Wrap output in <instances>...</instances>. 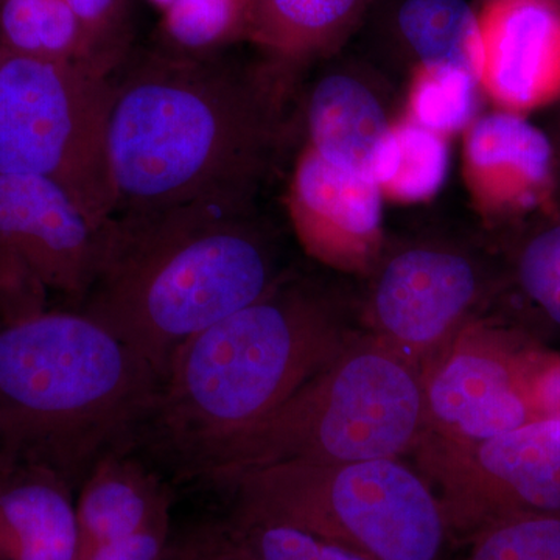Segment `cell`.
I'll return each mask as SVG.
<instances>
[{"label": "cell", "instance_id": "31", "mask_svg": "<svg viewBox=\"0 0 560 560\" xmlns=\"http://www.w3.org/2000/svg\"><path fill=\"white\" fill-rule=\"evenodd\" d=\"M552 147H555L556 167H558V184H559V209H560V116L558 124H556L555 132L550 135Z\"/></svg>", "mask_w": 560, "mask_h": 560}, {"label": "cell", "instance_id": "1", "mask_svg": "<svg viewBox=\"0 0 560 560\" xmlns=\"http://www.w3.org/2000/svg\"><path fill=\"white\" fill-rule=\"evenodd\" d=\"M289 73L261 60L156 46L110 75L108 156L116 212L256 198L285 135Z\"/></svg>", "mask_w": 560, "mask_h": 560}, {"label": "cell", "instance_id": "30", "mask_svg": "<svg viewBox=\"0 0 560 560\" xmlns=\"http://www.w3.org/2000/svg\"><path fill=\"white\" fill-rule=\"evenodd\" d=\"M528 394L536 419L560 420V360L530 359Z\"/></svg>", "mask_w": 560, "mask_h": 560}, {"label": "cell", "instance_id": "33", "mask_svg": "<svg viewBox=\"0 0 560 560\" xmlns=\"http://www.w3.org/2000/svg\"><path fill=\"white\" fill-rule=\"evenodd\" d=\"M0 459H2V458H0Z\"/></svg>", "mask_w": 560, "mask_h": 560}, {"label": "cell", "instance_id": "23", "mask_svg": "<svg viewBox=\"0 0 560 560\" xmlns=\"http://www.w3.org/2000/svg\"><path fill=\"white\" fill-rule=\"evenodd\" d=\"M248 0H173L158 46L184 55L221 54L245 40Z\"/></svg>", "mask_w": 560, "mask_h": 560}, {"label": "cell", "instance_id": "20", "mask_svg": "<svg viewBox=\"0 0 560 560\" xmlns=\"http://www.w3.org/2000/svg\"><path fill=\"white\" fill-rule=\"evenodd\" d=\"M396 24L416 65L455 66L480 81V22L467 0H404Z\"/></svg>", "mask_w": 560, "mask_h": 560}, {"label": "cell", "instance_id": "12", "mask_svg": "<svg viewBox=\"0 0 560 560\" xmlns=\"http://www.w3.org/2000/svg\"><path fill=\"white\" fill-rule=\"evenodd\" d=\"M463 178L475 209L492 221L558 212L555 147L528 116L495 109L463 132Z\"/></svg>", "mask_w": 560, "mask_h": 560}, {"label": "cell", "instance_id": "24", "mask_svg": "<svg viewBox=\"0 0 560 560\" xmlns=\"http://www.w3.org/2000/svg\"><path fill=\"white\" fill-rule=\"evenodd\" d=\"M511 279L523 304L560 335V210L541 215L539 224L518 242Z\"/></svg>", "mask_w": 560, "mask_h": 560}, {"label": "cell", "instance_id": "26", "mask_svg": "<svg viewBox=\"0 0 560 560\" xmlns=\"http://www.w3.org/2000/svg\"><path fill=\"white\" fill-rule=\"evenodd\" d=\"M226 526L248 560H364L355 552L283 523L234 512Z\"/></svg>", "mask_w": 560, "mask_h": 560}, {"label": "cell", "instance_id": "13", "mask_svg": "<svg viewBox=\"0 0 560 560\" xmlns=\"http://www.w3.org/2000/svg\"><path fill=\"white\" fill-rule=\"evenodd\" d=\"M0 238L49 291L80 301L97 272L101 230L49 179L0 173Z\"/></svg>", "mask_w": 560, "mask_h": 560}, {"label": "cell", "instance_id": "22", "mask_svg": "<svg viewBox=\"0 0 560 560\" xmlns=\"http://www.w3.org/2000/svg\"><path fill=\"white\" fill-rule=\"evenodd\" d=\"M480 81L448 65H415L405 101V117L451 139L480 116Z\"/></svg>", "mask_w": 560, "mask_h": 560}, {"label": "cell", "instance_id": "16", "mask_svg": "<svg viewBox=\"0 0 560 560\" xmlns=\"http://www.w3.org/2000/svg\"><path fill=\"white\" fill-rule=\"evenodd\" d=\"M371 83L357 70L330 69L315 80L304 102L305 145L370 179L372 161L394 120Z\"/></svg>", "mask_w": 560, "mask_h": 560}, {"label": "cell", "instance_id": "17", "mask_svg": "<svg viewBox=\"0 0 560 560\" xmlns=\"http://www.w3.org/2000/svg\"><path fill=\"white\" fill-rule=\"evenodd\" d=\"M374 0H248L246 43L293 77L340 49Z\"/></svg>", "mask_w": 560, "mask_h": 560}, {"label": "cell", "instance_id": "5", "mask_svg": "<svg viewBox=\"0 0 560 560\" xmlns=\"http://www.w3.org/2000/svg\"><path fill=\"white\" fill-rule=\"evenodd\" d=\"M427 431L422 371L368 331L270 416L191 463L226 486L276 464L400 458Z\"/></svg>", "mask_w": 560, "mask_h": 560}, {"label": "cell", "instance_id": "6", "mask_svg": "<svg viewBox=\"0 0 560 560\" xmlns=\"http://www.w3.org/2000/svg\"><path fill=\"white\" fill-rule=\"evenodd\" d=\"M235 512L283 523L364 560H442L448 544L440 501L399 458L276 464L228 482Z\"/></svg>", "mask_w": 560, "mask_h": 560}, {"label": "cell", "instance_id": "7", "mask_svg": "<svg viewBox=\"0 0 560 560\" xmlns=\"http://www.w3.org/2000/svg\"><path fill=\"white\" fill-rule=\"evenodd\" d=\"M113 81L79 61L0 51V173L49 179L95 230L116 212Z\"/></svg>", "mask_w": 560, "mask_h": 560}, {"label": "cell", "instance_id": "2", "mask_svg": "<svg viewBox=\"0 0 560 560\" xmlns=\"http://www.w3.org/2000/svg\"><path fill=\"white\" fill-rule=\"evenodd\" d=\"M256 198L215 197L119 212L79 312L164 377L176 350L253 304L289 272L279 234Z\"/></svg>", "mask_w": 560, "mask_h": 560}, {"label": "cell", "instance_id": "32", "mask_svg": "<svg viewBox=\"0 0 560 560\" xmlns=\"http://www.w3.org/2000/svg\"><path fill=\"white\" fill-rule=\"evenodd\" d=\"M149 2L153 3L158 10H161V13H164V11L171 7L173 0H149Z\"/></svg>", "mask_w": 560, "mask_h": 560}, {"label": "cell", "instance_id": "10", "mask_svg": "<svg viewBox=\"0 0 560 560\" xmlns=\"http://www.w3.org/2000/svg\"><path fill=\"white\" fill-rule=\"evenodd\" d=\"M506 331L475 319L422 366L427 434L455 442L499 436L536 419L528 394L530 357Z\"/></svg>", "mask_w": 560, "mask_h": 560}, {"label": "cell", "instance_id": "29", "mask_svg": "<svg viewBox=\"0 0 560 560\" xmlns=\"http://www.w3.org/2000/svg\"><path fill=\"white\" fill-rule=\"evenodd\" d=\"M171 537V515H167L131 536L80 551L77 560H162Z\"/></svg>", "mask_w": 560, "mask_h": 560}, {"label": "cell", "instance_id": "28", "mask_svg": "<svg viewBox=\"0 0 560 560\" xmlns=\"http://www.w3.org/2000/svg\"><path fill=\"white\" fill-rule=\"evenodd\" d=\"M49 290L21 254L0 238V324H13L47 311Z\"/></svg>", "mask_w": 560, "mask_h": 560}, {"label": "cell", "instance_id": "8", "mask_svg": "<svg viewBox=\"0 0 560 560\" xmlns=\"http://www.w3.org/2000/svg\"><path fill=\"white\" fill-rule=\"evenodd\" d=\"M448 537L464 541L518 515L560 514V420L534 419L477 442L423 434L415 448Z\"/></svg>", "mask_w": 560, "mask_h": 560}, {"label": "cell", "instance_id": "3", "mask_svg": "<svg viewBox=\"0 0 560 560\" xmlns=\"http://www.w3.org/2000/svg\"><path fill=\"white\" fill-rule=\"evenodd\" d=\"M359 334L341 293L289 271L176 350L151 416L191 464L282 407Z\"/></svg>", "mask_w": 560, "mask_h": 560}, {"label": "cell", "instance_id": "27", "mask_svg": "<svg viewBox=\"0 0 560 560\" xmlns=\"http://www.w3.org/2000/svg\"><path fill=\"white\" fill-rule=\"evenodd\" d=\"M102 68L113 75L131 54L130 0H68Z\"/></svg>", "mask_w": 560, "mask_h": 560}, {"label": "cell", "instance_id": "18", "mask_svg": "<svg viewBox=\"0 0 560 560\" xmlns=\"http://www.w3.org/2000/svg\"><path fill=\"white\" fill-rule=\"evenodd\" d=\"M88 474L75 500L80 551L131 536L171 515V493L136 460L108 452Z\"/></svg>", "mask_w": 560, "mask_h": 560}, {"label": "cell", "instance_id": "25", "mask_svg": "<svg viewBox=\"0 0 560 560\" xmlns=\"http://www.w3.org/2000/svg\"><path fill=\"white\" fill-rule=\"evenodd\" d=\"M466 544L459 560H560V514L504 518Z\"/></svg>", "mask_w": 560, "mask_h": 560}, {"label": "cell", "instance_id": "21", "mask_svg": "<svg viewBox=\"0 0 560 560\" xmlns=\"http://www.w3.org/2000/svg\"><path fill=\"white\" fill-rule=\"evenodd\" d=\"M0 51L79 61L109 75L68 0H0Z\"/></svg>", "mask_w": 560, "mask_h": 560}, {"label": "cell", "instance_id": "15", "mask_svg": "<svg viewBox=\"0 0 560 560\" xmlns=\"http://www.w3.org/2000/svg\"><path fill=\"white\" fill-rule=\"evenodd\" d=\"M72 482L38 464L0 467V560H77Z\"/></svg>", "mask_w": 560, "mask_h": 560}, {"label": "cell", "instance_id": "4", "mask_svg": "<svg viewBox=\"0 0 560 560\" xmlns=\"http://www.w3.org/2000/svg\"><path fill=\"white\" fill-rule=\"evenodd\" d=\"M149 361L81 312L0 324V458L70 482L151 416Z\"/></svg>", "mask_w": 560, "mask_h": 560}, {"label": "cell", "instance_id": "14", "mask_svg": "<svg viewBox=\"0 0 560 560\" xmlns=\"http://www.w3.org/2000/svg\"><path fill=\"white\" fill-rule=\"evenodd\" d=\"M482 94L528 116L560 103V0H485L478 11Z\"/></svg>", "mask_w": 560, "mask_h": 560}, {"label": "cell", "instance_id": "11", "mask_svg": "<svg viewBox=\"0 0 560 560\" xmlns=\"http://www.w3.org/2000/svg\"><path fill=\"white\" fill-rule=\"evenodd\" d=\"M287 212L298 241L320 264L371 272L385 249L377 184L304 145L294 161Z\"/></svg>", "mask_w": 560, "mask_h": 560}, {"label": "cell", "instance_id": "9", "mask_svg": "<svg viewBox=\"0 0 560 560\" xmlns=\"http://www.w3.org/2000/svg\"><path fill=\"white\" fill-rule=\"evenodd\" d=\"M499 276L477 248L425 238L383 249L371 270L361 320L368 334L422 371L471 320Z\"/></svg>", "mask_w": 560, "mask_h": 560}, {"label": "cell", "instance_id": "19", "mask_svg": "<svg viewBox=\"0 0 560 560\" xmlns=\"http://www.w3.org/2000/svg\"><path fill=\"white\" fill-rule=\"evenodd\" d=\"M451 162L448 138L400 116L393 120L375 153L371 179L385 200L418 205L440 194Z\"/></svg>", "mask_w": 560, "mask_h": 560}]
</instances>
